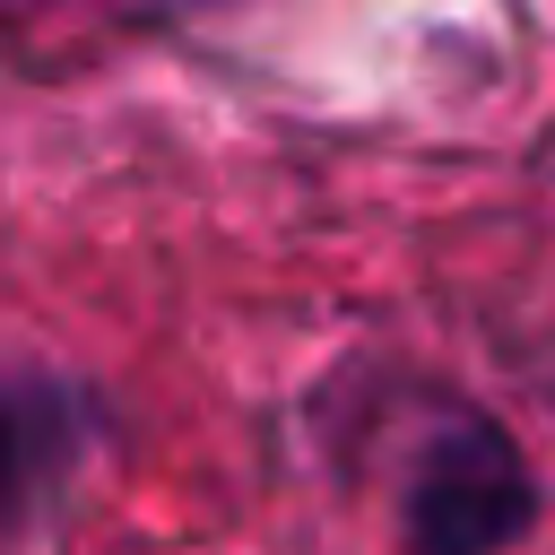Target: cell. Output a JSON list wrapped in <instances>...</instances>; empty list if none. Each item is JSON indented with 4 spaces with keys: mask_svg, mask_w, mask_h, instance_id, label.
Returning a JSON list of instances; mask_svg holds the SVG:
<instances>
[{
    "mask_svg": "<svg viewBox=\"0 0 555 555\" xmlns=\"http://www.w3.org/2000/svg\"><path fill=\"white\" fill-rule=\"evenodd\" d=\"M0 9H9V0H0Z\"/></svg>",
    "mask_w": 555,
    "mask_h": 555,
    "instance_id": "cell-3",
    "label": "cell"
},
{
    "mask_svg": "<svg viewBox=\"0 0 555 555\" xmlns=\"http://www.w3.org/2000/svg\"><path fill=\"white\" fill-rule=\"evenodd\" d=\"M61 451H69V416L52 408V390L26 382V373H0V538L26 529V512L52 486Z\"/></svg>",
    "mask_w": 555,
    "mask_h": 555,
    "instance_id": "cell-2",
    "label": "cell"
},
{
    "mask_svg": "<svg viewBox=\"0 0 555 555\" xmlns=\"http://www.w3.org/2000/svg\"><path fill=\"white\" fill-rule=\"evenodd\" d=\"M538 520V486L503 425L451 416L408 477V546L416 555H503Z\"/></svg>",
    "mask_w": 555,
    "mask_h": 555,
    "instance_id": "cell-1",
    "label": "cell"
}]
</instances>
